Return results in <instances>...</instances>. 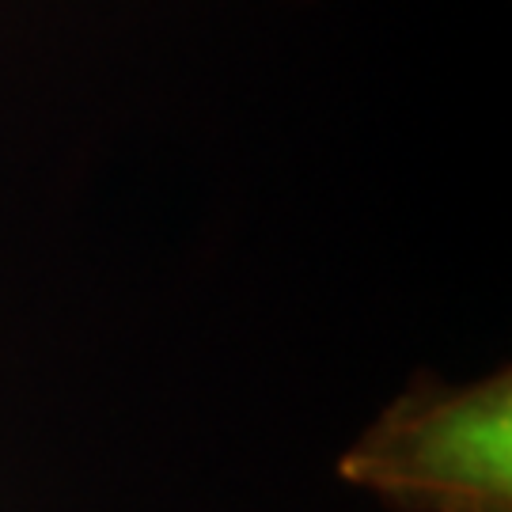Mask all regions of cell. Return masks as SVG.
<instances>
[{
    "instance_id": "cell-1",
    "label": "cell",
    "mask_w": 512,
    "mask_h": 512,
    "mask_svg": "<svg viewBox=\"0 0 512 512\" xmlns=\"http://www.w3.org/2000/svg\"><path fill=\"white\" fill-rule=\"evenodd\" d=\"M399 512H512V376L410 387L338 459Z\"/></svg>"
}]
</instances>
